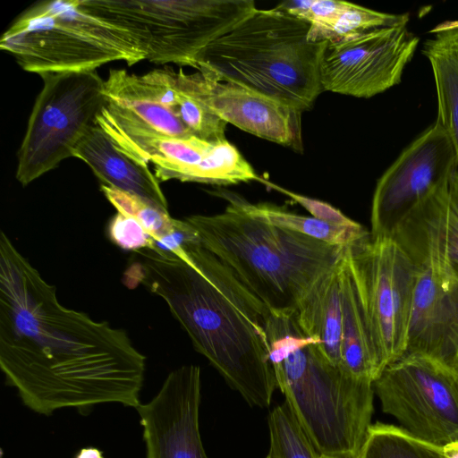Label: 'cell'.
I'll return each mask as SVG.
<instances>
[{
    "label": "cell",
    "mask_w": 458,
    "mask_h": 458,
    "mask_svg": "<svg viewBox=\"0 0 458 458\" xmlns=\"http://www.w3.org/2000/svg\"><path fill=\"white\" fill-rule=\"evenodd\" d=\"M21 142L16 179L26 186L55 168L106 105L96 70L45 73Z\"/></svg>",
    "instance_id": "cell-8"
},
{
    "label": "cell",
    "mask_w": 458,
    "mask_h": 458,
    "mask_svg": "<svg viewBox=\"0 0 458 458\" xmlns=\"http://www.w3.org/2000/svg\"><path fill=\"white\" fill-rule=\"evenodd\" d=\"M72 157L84 161L101 185L138 196L167 210L159 181L142 163L123 152L97 124L90 126L75 146Z\"/></svg>",
    "instance_id": "cell-18"
},
{
    "label": "cell",
    "mask_w": 458,
    "mask_h": 458,
    "mask_svg": "<svg viewBox=\"0 0 458 458\" xmlns=\"http://www.w3.org/2000/svg\"><path fill=\"white\" fill-rule=\"evenodd\" d=\"M407 25L327 42L320 64L323 91L369 98L399 84L420 41Z\"/></svg>",
    "instance_id": "cell-13"
},
{
    "label": "cell",
    "mask_w": 458,
    "mask_h": 458,
    "mask_svg": "<svg viewBox=\"0 0 458 458\" xmlns=\"http://www.w3.org/2000/svg\"><path fill=\"white\" fill-rule=\"evenodd\" d=\"M80 4L135 35L147 60L195 69L204 48L257 9L252 0H80Z\"/></svg>",
    "instance_id": "cell-7"
},
{
    "label": "cell",
    "mask_w": 458,
    "mask_h": 458,
    "mask_svg": "<svg viewBox=\"0 0 458 458\" xmlns=\"http://www.w3.org/2000/svg\"><path fill=\"white\" fill-rule=\"evenodd\" d=\"M382 410L416 438L443 448L458 440V375L403 355L373 382Z\"/></svg>",
    "instance_id": "cell-10"
},
{
    "label": "cell",
    "mask_w": 458,
    "mask_h": 458,
    "mask_svg": "<svg viewBox=\"0 0 458 458\" xmlns=\"http://www.w3.org/2000/svg\"><path fill=\"white\" fill-rule=\"evenodd\" d=\"M419 267L403 355L426 358L458 375V275Z\"/></svg>",
    "instance_id": "cell-16"
},
{
    "label": "cell",
    "mask_w": 458,
    "mask_h": 458,
    "mask_svg": "<svg viewBox=\"0 0 458 458\" xmlns=\"http://www.w3.org/2000/svg\"><path fill=\"white\" fill-rule=\"evenodd\" d=\"M200 369L183 365L168 374L157 394L135 409L146 458H208L199 433Z\"/></svg>",
    "instance_id": "cell-14"
},
{
    "label": "cell",
    "mask_w": 458,
    "mask_h": 458,
    "mask_svg": "<svg viewBox=\"0 0 458 458\" xmlns=\"http://www.w3.org/2000/svg\"><path fill=\"white\" fill-rule=\"evenodd\" d=\"M266 458H271L269 454H267V456Z\"/></svg>",
    "instance_id": "cell-32"
},
{
    "label": "cell",
    "mask_w": 458,
    "mask_h": 458,
    "mask_svg": "<svg viewBox=\"0 0 458 458\" xmlns=\"http://www.w3.org/2000/svg\"><path fill=\"white\" fill-rule=\"evenodd\" d=\"M359 458H445L443 448L421 441L401 427L372 424Z\"/></svg>",
    "instance_id": "cell-24"
},
{
    "label": "cell",
    "mask_w": 458,
    "mask_h": 458,
    "mask_svg": "<svg viewBox=\"0 0 458 458\" xmlns=\"http://www.w3.org/2000/svg\"><path fill=\"white\" fill-rule=\"evenodd\" d=\"M145 362L124 330L62 305L1 232L0 368L27 408L45 416L106 403L136 408Z\"/></svg>",
    "instance_id": "cell-1"
},
{
    "label": "cell",
    "mask_w": 458,
    "mask_h": 458,
    "mask_svg": "<svg viewBox=\"0 0 458 458\" xmlns=\"http://www.w3.org/2000/svg\"><path fill=\"white\" fill-rule=\"evenodd\" d=\"M310 23L276 7L256 9L198 55L196 69L302 113L323 91L327 41L308 39Z\"/></svg>",
    "instance_id": "cell-5"
},
{
    "label": "cell",
    "mask_w": 458,
    "mask_h": 458,
    "mask_svg": "<svg viewBox=\"0 0 458 458\" xmlns=\"http://www.w3.org/2000/svg\"><path fill=\"white\" fill-rule=\"evenodd\" d=\"M183 80L191 93L227 123L259 138L301 149V112L199 72H183Z\"/></svg>",
    "instance_id": "cell-15"
},
{
    "label": "cell",
    "mask_w": 458,
    "mask_h": 458,
    "mask_svg": "<svg viewBox=\"0 0 458 458\" xmlns=\"http://www.w3.org/2000/svg\"><path fill=\"white\" fill-rule=\"evenodd\" d=\"M422 54L432 69L437 98V121L449 136L458 159V21H445L430 30Z\"/></svg>",
    "instance_id": "cell-21"
},
{
    "label": "cell",
    "mask_w": 458,
    "mask_h": 458,
    "mask_svg": "<svg viewBox=\"0 0 458 458\" xmlns=\"http://www.w3.org/2000/svg\"><path fill=\"white\" fill-rule=\"evenodd\" d=\"M384 369L405 352L420 267L391 237L346 248Z\"/></svg>",
    "instance_id": "cell-9"
},
{
    "label": "cell",
    "mask_w": 458,
    "mask_h": 458,
    "mask_svg": "<svg viewBox=\"0 0 458 458\" xmlns=\"http://www.w3.org/2000/svg\"><path fill=\"white\" fill-rule=\"evenodd\" d=\"M74 458H105L103 452L97 447L89 446L79 450Z\"/></svg>",
    "instance_id": "cell-30"
},
{
    "label": "cell",
    "mask_w": 458,
    "mask_h": 458,
    "mask_svg": "<svg viewBox=\"0 0 458 458\" xmlns=\"http://www.w3.org/2000/svg\"><path fill=\"white\" fill-rule=\"evenodd\" d=\"M96 123L126 155L142 163H151L159 182L179 180L230 185L261 179L227 140L207 141L195 136H160L125 124L104 109Z\"/></svg>",
    "instance_id": "cell-11"
},
{
    "label": "cell",
    "mask_w": 458,
    "mask_h": 458,
    "mask_svg": "<svg viewBox=\"0 0 458 458\" xmlns=\"http://www.w3.org/2000/svg\"><path fill=\"white\" fill-rule=\"evenodd\" d=\"M137 254L124 284H141L162 298L195 350L230 386L251 406L267 408L278 388L266 332L270 309L201 242L177 256Z\"/></svg>",
    "instance_id": "cell-2"
},
{
    "label": "cell",
    "mask_w": 458,
    "mask_h": 458,
    "mask_svg": "<svg viewBox=\"0 0 458 458\" xmlns=\"http://www.w3.org/2000/svg\"><path fill=\"white\" fill-rule=\"evenodd\" d=\"M101 191L118 213L138 220L155 241L167 233L174 225L168 210H164L140 197L101 185Z\"/></svg>",
    "instance_id": "cell-27"
},
{
    "label": "cell",
    "mask_w": 458,
    "mask_h": 458,
    "mask_svg": "<svg viewBox=\"0 0 458 458\" xmlns=\"http://www.w3.org/2000/svg\"><path fill=\"white\" fill-rule=\"evenodd\" d=\"M320 458H325V457H320Z\"/></svg>",
    "instance_id": "cell-33"
},
{
    "label": "cell",
    "mask_w": 458,
    "mask_h": 458,
    "mask_svg": "<svg viewBox=\"0 0 458 458\" xmlns=\"http://www.w3.org/2000/svg\"><path fill=\"white\" fill-rule=\"evenodd\" d=\"M271 458H320L284 402L268 417Z\"/></svg>",
    "instance_id": "cell-26"
},
{
    "label": "cell",
    "mask_w": 458,
    "mask_h": 458,
    "mask_svg": "<svg viewBox=\"0 0 458 458\" xmlns=\"http://www.w3.org/2000/svg\"><path fill=\"white\" fill-rule=\"evenodd\" d=\"M344 252L345 250L339 260L316 282L295 311L302 330L317 340L323 354L337 367L341 362Z\"/></svg>",
    "instance_id": "cell-20"
},
{
    "label": "cell",
    "mask_w": 458,
    "mask_h": 458,
    "mask_svg": "<svg viewBox=\"0 0 458 458\" xmlns=\"http://www.w3.org/2000/svg\"><path fill=\"white\" fill-rule=\"evenodd\" d=\"M266 332L277 386L325 458H359L371 427L373 383L331 363L295 311L270 310Z\"/></svg>",
    "instance_id": "cell-3"
},
{
    "label": "cell",
    "mask_w": 458,
    "mask_h": 458,
    "mask_svg": "<svg viewBox=\"0 0 458 458\" xmlns=\"http://www.w3.org/2000/svg\"><path fill=\"white\" fill-rule=\"evenodd\" d=\"M107 234L116 246L126 250L137 252L154 248V239L142 225L135 218L118 212L108 223Z\"/></svg>",
    "instance_id": "cell-28"
},
{
    "label": "cell",
    "mask_w": 458,
    "mask_h": 458,
    "mask_svg": "<svg viewBox=\"0 0 458 458\" xmlns=\"http://www.w3.org/2000/svg\"><path fill=\"white\" fill-rule=\"evenodd\" d=\"M185 219L202 245L276 311H296L346 248L265 223L231 203L222 213Z\"/></svg>",
    "instance_id": "cell-4"
},
{
    "label": "cell",
    "mask_w": 458,
    "mask_h": 458,
    "mask_svg": "<svg viewBox=\"0 0 458 458\" xmlns=\"http://www.w3.org/2000/svg\"><path fill=\"white\" fill-rule=\"evenodd\" d=\"M445 458H458V440L451 442L443 447Z\"/></svg>",
    "instance_id": "cell-31"
},
{
    "label": "cell",
    "mask_w": 458,
    "mask_h": 458,
    "mask_svg": "<svg viewBox=\"0 0 458 458\" xmlns=\"http://www.w3.org/2000/svg\"><path fill=\"white\" fill-rule=\"evenodd\" d=\"M209 193L225 199L259 220L330 245L349 247L370 237V232L359 223L342 226L313 216L298 215L272 203L254 204L230 191L216 190Z\"/></svg>",
    "instance_id": "cell-23"
},
{
    "label": "cell",
    "mask_w": 458,
    "mask_h": 458,
    "mask_svg": "<svg viewBox=\"0 0 458 458\" xmlns=\"http://www.w3.org/2000/svg\"><path fill=\"white\" fill-rule=\"evenodd\" d=\"M169 74L176 98V112L190 132L207 141H220L225 139L227 123L210 111L188 89L183 71L169 67Z\"/></svg>",
    "instance_id": "cell-25"
},
{
    "label": "cell",
    "mask_w": 458,
    "mask_h": 458,
    "mask_svg": "<svg viewBox=\"0 0 458 458\" xmlns=\"http://www.w3.org/2000/svg\"><path fill=\"white\" fill-rule=\"evenodd\" d=\"M259 182L264 183L266 186L288 196L294 202L300 204L306 210H308L311 216L317 219L342 226H352L357 224L356 221L347 217L339 209L325 201L295 193L277 184L268 182L262 177Z\"/></svg>",
    "instance_id": "cell-29"
},
{
    "label": "cell",
    "mask_w": 458,
    "mask_h": 458,
    "mask_svg": "<svg viewBox=\"0 0 458 458\" xmlns=\"http://www.w3.org/2000/svg\"><path fill=\"white\" fill-rule=\"evenodd\" d=\"M0 48L39 75L93 71L113 61L131 66L146 59L135 35L90 13L80 0L33 4L2 35Z\"/></svg>",
    "instance_id": "cell-6"
},
{
    "label": "cell",
    "mask_w": 458,
    "mask_h": 458,
    "mask_svg": "<svg viewBox=\"0 0 458 458\" xmlns=\"http://www.w3.org/2000/svg\"><path fill=\"white\" fill-rule=\"evenodd\" d=\"M391 238L417 266L458 275V171L413 208Z\"/></svg>",
    "instance_id": "cell-17"
},
{
    "label": "cell",
    "mask_w": 458,
    "mask_h": 458,
    "mask_svg": "<svg viewBox=\"0 0 458 458\" xmlns=\"http://www.w3.org/2000/svg\"><path fill=\"white\" fill-rule=\"evenodd\" d=\"M409 20L408 13H381L345 1L315 0L309 10L308 39L333 42Z\"/></svg>",
    "instance_id": "cell-22"
},
{
    "label": "cell",
    "mask_w": 458,
    "mask_h": 458,
    "mask_svg": "<svg viewBox=\"0 0 458 458\" xmlns=\"http://www.w3.org/2000/svg\"><path fill=\"white\" fill-rule=\"evenodd\" d=\"M342 313L340 368L355 378L373 383L384 367L347 259L346 249L342 272Z\"/></svg>",
    "instance_id": "cell-19"
},
{
    "label": "cell",
    "mask_w": 458,
    "mask_h": 458,
    "mask_svg": "<svg viewBox=\"0 0 458 458\" xmlns=\"http://www.w3.org/2000/svg\"><path fill=\"white\" fill-rule=\"evenodd\" d=\"M457 171L454 147L436 120L378 179L371 205V237H391L403 219L433 192L447 185Z\"/></svg>",
    "instance_id": "cell-12"
}]
</instances>
